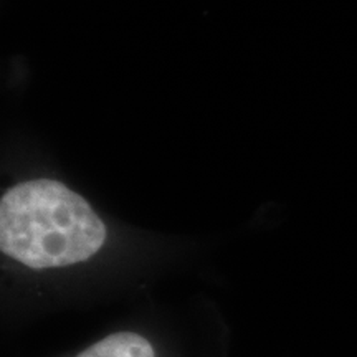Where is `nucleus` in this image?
Segmentation results:
<instances>
[{"instance_id":"nucleus-1","label":"nucleus","mask_w":357,"mask_h":357,"mask_svg":"<svg viewBox=\"0 0 357 357\" xmlns=\"http://www.w3.org/2000/svg\"><path fill=\"white\" fill-rule=\"evenodd\" d=\"M105 240L106 227L91 205L56 181L24 182L0 202V248L33 270L86 261Z\"/></svg>"},{"instance_id":"nucleus-2","label":"nucleus","mask_w":357,"mask_h":357,"mask_svg":"<svg viewBox=\"0 0 357 357\" xmlns=\"http://www.w3.org/2000/svg\"><path fill=\"white\" fill-rule=\"evenodd\" d=\"M77 357H155V352L141 334L119 331L95 342Z\"/></svg>"}]
</instances>
